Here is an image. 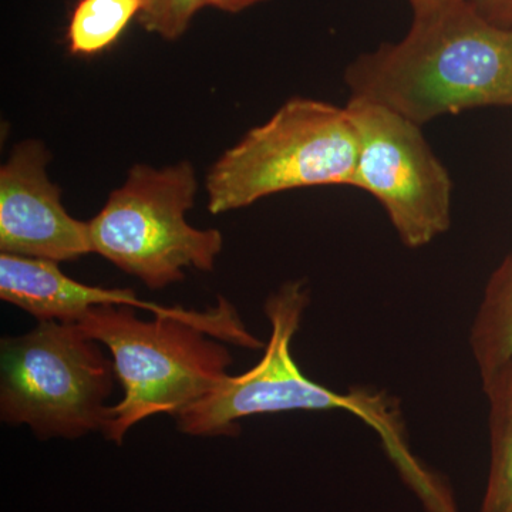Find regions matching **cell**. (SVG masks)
<instances>
[{"mask_svg": "<svg viewBox=\"0 0 512 512\" xmlns=\"http://www.w3.org/2000/svg\"><path fill=\"white\" fill-rule=\"evenodd\" d=\"M350 97L423 127L448 114L512 107V30L491 25L468 0L413 15L399 42L349 64Z\"/></svg>", "mask_w": 512, "mask_h": 512, "instance_id": "cell-1", "label": "cell"}, {"mask_svg": "<svg viewBox=\"0 0 512 512\" xmlns=\"http://www.w3.org/2000/svg\"><path fill=\"white\" fill-rule=\"evenodd\" d=\"M77 325L113 355L124 397L110 407L103 433L117 444L140 421L157 414L177 417L225 382L232 357L220 342L264 348L222 296L207 311L154 320L138 319L133 306H96Z\"/></svg>", "mask_w": 512, "mask_h": 512, "instance_id": "cell-2", "label": "cell"}, {"mask_svg": "<svg viewBox=\"0 0 512 512\" xmlns=\"http://www.w3.org/2000/svg\"><path fill=\"white\" fill-rule=\"evenodd\" d=\"M359 138L345 107L293 97L222 154L207 175L212 214L296 188L352 184Z\"/></svg>", "mask_w": 512, "mask_h": 512, "instance_id": "cell-3", "label": "cell"}, {"mask_svg": "<svg viewBox=\"0 0 512 512\" xmlns=\"http://www.w3.org/2000/svg\"><path fill=\"white\" fill-rule=\"evenodd\" d=\"M302 281L282 285L265 303L272 335L262 359L244 375H229L217 389L178 414V429L190 436H234L238 421L255 414L329 412L356 414L382 436L399 467L413 458L400 437L396 417L382 397L363 392L340 394L303 375L292 356V339L309 305Z\"/></svg>", "mask_w": 512, "mask_h": 512, "instance_id": "cell-4", "label": "cell"}, {"mask_svg": "<svg viewBox=\"0 0 512 512\" xmlns=\"http://www.w3.org/2000/svg\"><path fill=\"white\" fill-rule=\"evenodd\" d=\"M0 416L40 439H76L111 419L114 363L77 323L40 320L32 332L2 340Z\"/></svg>", "mask_w": 512, "mask_h": 512, "instance_id": "cell-5", "label": "cell"}, {"mask_svg": "<svg viewBox=\"0 0 512 512\" xmlns=\"http://www.w3.org/2000/svg\"><path fill=\"white\" fill-rule=\"evenodd\" d=\"M198 183L188 161L165 168L134 165L89 221L92 252L137 276L150 289L183 281L184 269L212 271L224 238L185 221Z\"/></svg>", "mask_w": 512, "mask_h": 512, "instance_id": "cell-6", "label": "cell"}, {"mask_svg": "<svg viewBox=\"0 0 512 512\" xmlns=\"http://www.w3.org/2000/svg\"><path fill=\"white\" fill-rule=\"evenodd\" d=\"M359 138L350 187L375 197L404 245L419 249L451 225L453 181L421 127L386 107L350 97Z\"/></svg>", "mask_w": 512, "mask_h": 512, "instance_id": "cell-7", "label": "cell"}, {"mask_svg": "<svg viewBox=\"0 0 512 512\" xmlns=\"http://www.w3.org/2000/svg\"><path fill=\"white\" fill-rule=\"evenodd\" d=\"M49 161L40 141L26 140L0 170L2 254L60 264L92 252L89 222L74 220L64 210L62 192L47 177Z\"/></svg>", "mask_w": 512, "mask_h": 512, "instance_id": "cell-8", "label": "cell"}, {"mask_svg": "<svg viewBox=\"0 0 512 512\" xmlns=\"http://www.w3.org/2000/svg\"><path fill=\"white\" fill-rule=\"evenodd\" d=\"M0 298L40 320L77 323L96 306L133 305L130 289H103L80 284L59 264L28 256L0 255Z\"/></svg>", "mask_w": 512, "mask_h": 512, "instance_id": "cell-9", "label": "cell"}, {"mask_svg": "<svg viewBox=\"0 0 512 512\" xmlns=\"http://www.w3.org/2000/svg\"><path fill=\"white\" fill-rule=\"evenodd\" d=\"M481 380L512 362V254L488 279L470 332Z\"/></svg>", "mask_w": 512, "mask_h": 512, "instance_id": "cell-10", "label": "cell"}, {"mask_svg": "<svg viewBox=\"0 0 512 512\" xmlns=\"http://www.w3.org/2000/svg\"><path fill=\"white\" fill-rule=\"evenodd\" d=\"M481 382L490 409L491 458L480 512H512V362Z\"/></svg>", "mask_w": 512, "mask_h": 512, "instance_id": "cell-11", "label": "cell"}, {"mask_svg": "<svg viewBox=\"0 0 512 512\" xmlns=\"http://www.w3.org/2000/svg\"><path fill=\"white\" fill-rule=\"evenodd\" d=\"M146 0H79L67 26V46L76 56L106 52L143 12Z\"/></svg>", "mask_w": 512, "mask_h": 512, "instance_id": "cell-12", "label": "cell"}, {"mask_svg": "<svg viewBox=\"0 0 512 512\" xmlns=\"http://www.w3.org/2000/svg\"><path fill=\"white\" fill-rule=\"evenodd\" d=\"M210 0H146L138 22L150 33L174 40L184 35L195 13Z\"/></svg>", "mask_w": 512, "mask_h": 512, "instance_id": "cell-13", "label": "cell"}, {"mask_svg": "<svg viewBox=\"0 0 512 512\" xmlns=\"http://www.w3.org/2000/svg\"><path fill=\"white\" fill-rule=\"evenodd\" d=\"M468 3L491 25L512 30V0H468Z\"/></svg>", "mask_w": 512, "mask_h": 512, "instance_id": "cell-14", "label": "cell"}, {"mask_svg": "<svg viewBox=\"0 0 512 512\" xmlns=\"http://www.w3.org/2000/svg\"><path fill=\"white\" fill-rule=\"evenodd\" d=\"M261 2H265V0H210V5L208 6L224 10V12L237 13Z\"/></svg>", "mask_w": 512, "mask_h": 512, "instance_id": "cell-15", "label": "cell"}, {"mask_svg": "<svg viewBox=\"0 0 512 512\" xmlns=\"http://www.w3.org/2000/svg\"><path fill=\"white\" fill-rule=\"evenodd\" d=\"M412 6L413 15L416 13L429 12V10L443 8L451 3L461 2V0H407Z\"/></svg>", "mask_w": 512, "mask_h": 512, "instance_id": "cell-16", "label": "cell"}]
</instances>
